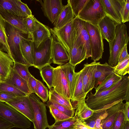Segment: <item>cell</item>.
I'll return each instance as SVG.
<instances>
[{
  "instance_id": "cell-23",
  "label": "cell",
  "mask_w": 129,
  "mask_h": 129,
  "mask_svg": "<svg viewBox=\"0 0 129 129\" xmlns=\"http://www.w3.org/2000/svg\"><path fill=\"white\" fill-rule=\"evenodd\" d=\"M34 43L28 38L22 39L20 44V50L23 57L31 66L34 65Z\"/></svg>"
},
{
  "instance_id": "cell-22",
  "label": "cell",
  "mask_w": 129,
  "mask_h": 129,
  "mask_svg": "<svg viewBox=\"0 0 129 129\" xmlns=\"http://www.w3.org/2000/svg\"><path fill=\"white\" fill-rule=\"evenodd\" d=\"M75 18L69 3L64 6L63 9L53 23L54 28L58 29L72 21Z\"/></svg>"
},
{
  "instance_id": "cell-15",
  "label": "cell",
  "mask_w": 129,
  "mask_h": 129,
  "mask_svg": "<svg viewBox=\"0 0 129 129\" xmlns=\"http://www.w3.org/2000/svg\"><path fill=\"white\" fill-rule=\"evenodd\" d=\"M124 0H102L107 16L118 24H122L121 10Z\"/></svg>"
},
{
  "instance_id": "cell-21",
  "label": "cell",
  "mask_w": 129,
  "mask_h": 129,
  "mask_svg": "<svg viewBox=\"0 0 129 129\" xmlns=\"http://www.w3.org/2000/svg\"><path fill=\"white\" fill-rule=\"evenodd\" d=\"M0 14L6 21L16 28L23 34L28 35L25 21V18L13 15L2 10H0Z\"/></svg>"
},
{
  "instance_id": "cell-3",
  "label": "cell",
  "mask_w": 129,
  "mask_h": 129,
  "mask_svg": "<svg viewBox=\"0 0 129 129\" xmlns=\"http://www.w3.org/2000/svg\"><path fill=\"white\" fill-rule=\"evenodd\" d=\"M6 30L8 45L14 63H19L31 66L23 57L20 48L21 41L23 39L28 38V35L23 34L6 21Z\"/></svg>"
},
{
  "instance_id": "cell-13",
  "label": "cell",
  "mask_w": 129,
  "mask_h": 129,
  "mask_svg": "<svg viewBox=\"0 0 129 129\" xmlns=\"http://www.w3.org/2000/svg\"><path fill=\"white\" fill-rule=\"evenodd\" d=\"M97 63L95 61L89 64L87 63L84 64L83 68L80 71L82 76L83 90L86 95L94 87L95 75Z\"/></svg>"
},
{
  "instance_id": "cell-51",
  "label": "cell",
  "mask_w": 129,
  "mask_h": 129,
  "mask_svg": "<svg viewBox=\"0 0 129 129\" xmlns=\"http://www.w3.org/2000/svg\"><path fill=\"white\" fill-rule=\"evenodd\" d=\"M14 126L0 117V129H11Z\"/></svg>"
},
{
  "instance_id": "cell-29",
  "label": "cell",
  "mask_w": 129,
  "mask_h": 129,
  "mask_svg": "<svg viewBox=\"0 0 129 129\" xmlns=\"http://www.w3.org/2000/svg\"><path fill=\"white\" fill-rule=\"evenodd\" d=\"M69 55L70 58L69 62L75 66L86 59V53L83 48L75 43Z\"/></svg>"
},
{
  "instance_id": "cell-28",
  "label": "cell",
  "mask_w": 129,
  "mask_h": 129,
  "mask_svg": "<svg viewBox=\"0 0 129 129\" xmlns=\"http://www.w3.org/2000/svg\"><path fill=\"white\" fill-rule=\"evenodd\" d=\"M0 10L13 15L25 18L18 3V0H0Z\"/></svg>"
},
{
  "instance_id": "cell-49",
  "label": "cell",
  "mask_w": 129,
  "mask_h": 129,
  "mask_svg": "<svg viewBox=\"0 0 129 129\" xmlns=\"http://www.w3.org/2000/svg\"><path fill=\"white\" fill-rule=\"evenodd\" d=\"M16 96L9 93L0 91V101L6 102L12 100Z\"/></svg>"
},
{
  "instance_id": "cell-33",
  "label": "cell",
  "mask_w": 129,
  "mask_h": 129,
  "mask_svg": "<svg viewBox=\"0 0 129 129\" xmlns=\"http://www.w3.org/2000/svg\"><path fill=\"white\" fill-rule=\"evenodd\" d=\"M61 66L65 72L68 81L71 99L74 93V75L75 66L71 65L69 62L61 65Z\"/></svg>"
},
{
  "instance_id": "cell-32",
  "label": "cell",
  "mask_w": 129,
  "mask_h": 129,
  "mask_svg": "<svg viewBox=\"0 0 129 129\" xmlns=\"http://www.w3.org/2000/svg\"><path fill=\"white\" fill-rule=\"evenodd\" d=\"M0 49L7 53L13 60L8 42L6 30V21L0 14Z\"/></svg>"
},
{
  "instance_id": "cell-16",
  "label": "cell",
  "mask_w": 129,
  "mask_h": 129,
  "mask_svg": "<svg viewBox=\"0 0 129 129\" xmlns=\"http://www.w3.org/2000/svg\"><path fill=\"white\" fill-rule=\"evenodd\" d=\"M51 33L52 37V58L53 62L54 64L63 65L69 61L68 53L56 36L53 34Z\"/></svg>"
},
{
  "instance_id": "cell-14",
  "label": "cell",
  "mask_w": 129,
  "mask_h": 129,
  "mask_svg": "<svg viewBox=\"0 0 129 129\" xmlns=\"http://www.w3.org/2000/svg\"><path fill=\"white\" fill-rule=\"evenodd\" d=\"M23 115L30 121H34V115L28 95L17 97L6 102Z\"/></svg>"
},
{
  "instance_id": "cell-19",
  "label": "cell",
  "mask_w": 129,
  "mask_h": 129,
  "mask_svg": "<svg viewBox=\"0 0 129 129\" xmlns=\"http://www.w3.org/2000/svg\"><path fill=\"white\" fill-rule=\"evenodd\" d=\"M4 82L11 84L27 95L33 93L28 81L19 75L13 68L9 77Z\"/></svg>"
},
{
  "instance_id": "cell-30",
  "label": "cell",
  "mask_w": 129,
  "mask_h": 129,
  "mask_svg": "<svg viewBox=\"0 0 129 129\" xmlns=\"http://www.w3.org/2000/svg\"><path fill=\"white\" fill-rule=\"evenodd\" d=\"M122 77L114 72L110 74L105 78L100 84L95 88V94L107 90L112 87L121 79Z\"/></svg>"
},
{
  "instance_id": "cell-9",
  "label": "cell",
  "mask_w": 129,
  "mask_h": 129,
  "mask_svg": "<svg viewBox=\"0 0 129 129\" xmlns=\"http://www.w3.org/2000/svg\"><path fill=\"white\" fill-rule=\"evenodd\" d=\"M50 29L51 32L56 36L69 54L74 45L76 37L73 20L58 29L54 28Z\"/></svg>"
},
{
  "instance_id": "cell-20",
  "label": "cell",
  "mask_w": 129,
  "mask_h": 129,
  "mask_svg": "<svg viewBox=\"0 0 129 129\" xmlns=\"http://www.w3.org/2000/svg\"><path fill=\"white\" fill-rule=\"evenodd\" d=\"M14 61L7 53L0 49V82H4L9 77Z\"/></svg>"
},
{
  "instance_id": "cell-26",
  "label": "cell",
  "mask_w": 129,
  "mask_h": 129,
  "mask_svg": "<svg viewBox=\"0 0 129 129\" xmlns=\"http://www.w3.org/2000/svg\"><path fill=\"white\" fill-rule=\"evenodd\" d=\"M74 88L73 97L71 100V103L85 99L87 95L83 90V84L82 74L81 72H75Z\"/></svg>"
},
{
  "instance_id": "cell-37",
  "label": "cell",
  "mask_w": 129,
  "mask_h": 129,
  "mask_svg": "<svg viewBox=\"0 0 129 129\" xmlns=\"http://www.w3.org/2000/svg\"><path fill=\"white\" fill-rule=\"evenodd\" d=\"M25 21L28 33V38L31 39L33 33L38 28L41 22L33 15L25 18Z\"/></svg>"
},
{
  "instance_id": "cell-12",
  "label": "cell",
  "mask_w": 129,
  "mask_h": 129,
  "mask_svg": "<svg viewBox=\"0 0 129 129\" xmlns=\"http://www.w3.org/2000/svg\"><path fill=\"white\" fill-rule=\"evenodd\" d=\"M37 1L40 3L44 16L52 23L55 21L64 6L61 0Z\"/></svg>"
},
{
  "instance_id": "cell-25",
  "label": "cell",
  "mask_w": 129,
  "mask_h": 129,
  "mask_svg": "<svg viewBox=\"0 0 129 129\" xmlns=\"http://www.w3.org/2000/svg\"><path fill=\"white\" fill-rule=\"evenodd\" d=\"M51 34L49 28L41 22L38 28L33 33L31 37L36 48H38L43 42L50 37Z\"/></svg>"
},
{
  "instance_id": "cell-50",
  "label": "cell",
  "mask_w": 129,
  "mask_h": 129,
  "mask_svg": "<svg viewBox=\"0 0 129 129\" xmlns=\"http://www.w3.org/2000/svg\"><path fill=\"white\" fill-rule=\"evenodd\" d=\"M127 44H125L123 47L119 54L118 63H120L127 57H129L127 49Z\"/></svg>"
},
{
  "instance_id": "cell-44",
  "label": "cell",
  "mask_w": 129,
  "mask_h": 129,
  "mask_svg": "<svg viewBox=\"0 0 129 129\" xmlns=\"http://www.w3.org/2000/svg\"><path fill=\"white\" fill-rule=\"evenodd\" d=\"M48 107L50 112L55 121L65 120L72 118L52 106H49Z\"/></svg>"
},
{
  "instance_id": "cell-45",
  "label": "cell",
  "mask_w": 129,
  "mask_h": 129,
  "mask_svg": "<svg viewBox=\"0 0 129 129\" xmlns=\"http://www.w3.org/2000/svg\"><path fill=\"white\" fill-rule=\"evenodd\" d=\"M123 109L118 112L113 124L112 129H122L125 121Z\"/></svg>"
},
{
  "instance_id": "cell-43",
  "label": "cell",
  "mask_w": 129,
  "mask_h": 129,
  "mask_svg": "<svg viewBox=\"0 0 129 129\" xmlns=\"http://www.w3.org/2000/svg\"><path fill=\"white\" fill-rule=\"evenodd\" d=\"M46 105L48 107L49 106H52L71 117L74 116L75 111V109H69L63 106L50 100L47 102Z\"/></svg>"
},
{
  "instance_id": "cell-11",
  "label": "cell",
  "mask_w": 129,
  "mask_h": 129,
  "mask_svg": "<svg viewBox=\"0 0 129 129\" xmlns=\"http://www.w3.org/2000/svg\"><path fill=\"white\" fill-rule=\"evenodd\" d=\"M53 87L58 93L71 101L70 94L68 81L61 65L54 68Z\"/></svg>"
},
{
  "instance_id": "cell-27",
  "label": "cell",
  "mask_w": 129,
  "mask_h": 129,
  "mask_svg": "<svg viewBox=\"0 0 129 129\" xmlns=\"http://www.w3.org/2000/svg\"><path fill=\"white\" fill-rule=\"evenodd\" d=\"M113 68L106 62L101 64L98 62L95 75V82L94 88L100 84L105 78L114 72Z\"/></svg>"
},
{
  "instance_id": "cell-53",
  "label": "cell",
  "mask_w": 129,
  "mask_h": 129,
  "mask_svg": "<svg viewBox=\"0 0 129 129\" xmlns=\"http://www.w3.org/2000/svg\"><path fill=\"white\" fill-rule=\"evenodd\" d=\"M125 120L129 121V102H126L124 103V106L123 110Z\"/></svg>"
},
{
  "instance_id": "cell-35",
  "label": "cell",
  "mask_w": 129,
  "mask_h": 129,
  "mask_svg": "<svg viewBox=\"0 0 129 129\" xmlns=\"http://www.w3.org/2000/svg\"><path fill=\"white\" fill-rule=\"evenodd\" d=\"M54 68L50 65L45 66L40 71V75L49 89L53 87V70Z\"/></svg>"
},
{
  "instance_id": "cell-31",
  "label": "cell",
  "mask_w": 129,
  "mask_h": 129,
  "mask_svg": "<svg viewBox=\"0 0 129 129\" xmlns=\"http://www.w3.org/2000/svg\"><path fill=\"white\" fill-rule=\"evenodd\" d=\"M107 114L106 110L97 112H94L90 117L81 121L93 129H102L100 125L101 122Z\"/></svg>"
},
{
  "instance_id": "cell-5",
  "label": "cell",
  "mask_w": 129,
  "mask_h": 129,
  "mask_svg": "<svg viewBox=\"0 0 129 129\" xmlns=\"http://www.w3.org/2000/svg\"><path fill=\"white\" fill-rule=\"evenodd\" d=\"M0 117L15 127L26 129L31 126L30 121L28 118L6 102L1 101Z\"/></svg>"
},
{
  "instance_id": "cell-47",
  "label": "cell",
  "mask_w": 129,
  "mask_h": 129,
  "mask_svg": "<svg viewBox=\"0 0 129 129\" xmlns=\"http://www.w3.org/2000/svg\"><path fill=\"white\" fill-rule=\"evenodd\" d=\"M18 3L25 18L32 15L31 10L26 4L23 3L20 0H18Z\"/></svg>"
},
{
  "instance_id": "cell-46",
  "label": "cell",
  "mask_w": 129,
  "mask_h": 129,
  "mask_svg": "<svg viewBox=\"0 0 129 129\" xmlns=\"http://www.w3.org/2000/svg\"><path fill=\"white\" fill-rule=\"evenodd\" d=\"M122 23L128 21L129 20V0H124L121 10Z\"/></svg>"
},
{
  "instance_id": "cell-38",
  "label": "cell",
  "mask_w": 129,
  "mask_h": 129,
  "mask_svg": "<svg viewBox=\"0 0 129 129\" xmlns=\"http://www.w3.org/2000/svg\"><path fill=\"white\" fill-rule=\"evenodd\" d=\"M0 91L8 93L16 97L27 95L12 85L5 82H0Z\"/></svg>"
},
{
  "instance_id": "cell-18",
  "label": "cell",
  "mask_w": 129,
  "mask_h": 129,
  "mask_svg": "<svg viewBox=\"0 0 129 129\" xmlns=\"http://www.w3.org/2000/svg\"><path fill=\"white\" fill-rule=\"evenodd\" d=\"M124 106L123 101L121 100L106 110L107 114L101 122L100 125L102 129H112L118 112L124 108Z\"/></svg>"
},
{
  "instance_id": "cell-54",
  "label": "cell",
  "mask_w": 129,
  "mask_h": 129,
  "mask_svg": "<svg viewBox=\"0 0 129 129\" xmlns=\"http://www.w3.org/2000/svg\"><path fill=\"white\" fill-rule=\"evenodd\" d=\"M122 129H129V121L125 120Z\"/></svg>"
},
{
  "instance_id": "cell-7",
  "label": "cell",
  "mask_w": 129,
  "mask_h": 129,
  "mask_svg": "<svg viewBox=\"0 0 129 129\" xmlns=\"http://www.w3.org/2000/svg\"><path fill=\"white\" fill-rule=\"evenodd\" d=\"M52 40L51 35L50 37L43 42L37 48L34 43L33 67L40 70L53 62L52 58Z\"/></svg>"
},
{
  "instance_id": "cell-52",
  "label": "cell",
  "mask_w": 129,
  "mask_h": 129,
  "mask_svg": "<svg viewBox=\"0 0 129 129\" xmlns=\"http://www.w3.org/2000/svg\"><path fill=\"white\" fill-rule=\"evenodd\" d=\"M73 129H93L83 123L78 119L74 125Z\"/></svg>"
},
{
  "instance_id": "cell-10",
  "label": "cell",
  "mask_w": 129,
  "mask_h": 129,
  "mask_svg": "<svg viewBox=\"0 0 129 129\" xmlns=\"http://www.w3.org/2000/svg\"><path fill=\"white\" fill-rule=\"evenodd\" d=\"M73 23L76 33L75 43L82 46L86 53V59L91 57L90 40L85 27V21L77 17H75Z\"/></svg>"
},
{
  "instance_id": "cell-40",
  "label": "cell",
  "mask_w": 129,
  "mask_h": 129,
  "mask_svg": "<svg viewBox=\"0 0 129 129\" xmlns=\"http://www.w3.org/2000/svg\"><path fill=\"white\" fill-rule=\"evenodd\" d=\"M30 66L21 63L14 62L13 69L19 75L28 81L29 77L31 75L28 70Z\"/></svg>"
},
{
  "instance_id": "cell-42",
  "label": "cell",
  "mask_w": 129,
  "mask_h": 129,
  "mask_svg": "<svg viewBox=\"0 0 129 129\" xmlns=\"http://www.w3.org/2000/svg\"><path fill=\"white\" fill-rule=\"evenodd\" d=\"M37 88L36 94L43 102H46L48 98V91L47 88L40 80L37 79Z\"/></svg>"
},
{
  "instance_id": "cell-48",
  "label": "cell",
  "mask_w": 129,
  "mask_h": 129,
  "mask_svg": "<svg viewBox=\"0 0 129 129\" xmlns=\"http://www.w3.org/2000/svg\"><path fill=\"white\" fill-rule=\"evenodd\" d=\"M37 79L31 75L29 78L28 82L29 86L33 92L36 94L37 88Z\"/></svg>"
},
{
  "instance_id": "cell-8",
  "label": "cell",
  "mask_w": 129,
  "mask_h": 129,
  "mask_svg": "<svg viewBox=\"0 0 129 129\" xmlns=\"http://www.w3.org/2000/svg\"><path fill=\"white\" fill-rule=\"evenodd\" d=\"M34 115L33 122L34 129H45L49 126L46 114V105L42 102L35 94L28 95Z\"/></svg>"
},
{
  "instance_id": "cell-1",
  "label": "cell",
  "mask_w": 129,
  "mask_h": 129,
  "mask_svg": "<svg viewBox=\"0 0 129 129\" xmlns=\"http://www.w3.org/2000/svg\"><path fill=\"white\" fill-rule=\"evenodd\" d=\"M86 103L88 107L97 112L105 110L121 100L129 101V77L121 79L112 87L97 94L88 93Z\"/></svg>"
},
{
  "instance_id": "cell-6",
  "label": "cell",
  "mask_w": 129,
  "mask_h": 129,
  "mask_svg": "<svg viewBox=\"0 0 129 129\" xmlns=\"http://www.w3.org/2000/svg\"><path fill=\"white\" fill-rule=\"evenodd\" d=\"M85 25L90 38L91 59L96 61L102 58L104 50L103 39L97 25H94L86 22Z\"/></svg>"
},
{
  "instance_id": "cell-36",
  "label": "cell",
  "mask_w": 129,
  "mask_h": 129,
  "mask_svg": "<svg viewBox=\"0 0 129 129\" xmlns=\"http://www.w3.org/2000/svg\"><path fill=\"white\" fill-rule=\"evenodd\" d=\"M76 117H73L68 119L55 121L54 123L48 126L49 129H71L78 119Z\"/></svg>"
},
{
  "instance_id": "cell-41",
  "label": "cell",
  "mask_w": 129,
  "mask_h": 129,
  "mask_svg": "<svg viewBox=\"0 0 129 129\" xmlns=\"http://www.w3.org/2000/svg\"><path fill=\"white\" fill-rule=\"evenodd\" d=\"M89 0H68L75 17H77Z\"/></svg>"
},
{
  "instance_id": "cell-34",
  "label": "cell",
  "mask_w": 129,
  "mask_h": 129,
  "mask_svg": "<svg viewBox=\"0 0 129 129\" xmlns=\"http://www.w3.org/2000/svg\"><path fill=\"white\" fill-rule=\"evenodd\" d=\"M48 93L49 100L53 101L69 109H74L71 105V101L58 93L53 88L50 89Z\"/></svg>"
},
{
  "instance_id": "cell-39",
  "label": "cell",
  "mask_w": 129,
  "mask_h": 129,
  "mask_svg": "<svg viewBox=\"0 0 129 129\" xmlns=\"http://www.w3.org/2000/svg\"><path fill=\"white\" fill-rule=\"evenodd\" d=\"M113 72L121 76L129 74V57L113 67Z\"/></svg>"
},
{
  "instance_id": "cell-24",
  "label": "cell",
  "mask_w": 129,
  "mask_h": 129,
  "mask_svg": "<svg viewBox=\"0 0 129 129\" xmlns=\"http://www.w3.org/2000/svg\"><path fill=\"white\" fill-rule=\"evenodd\" d=\"M85 100L84 99L71 104L73 108L76 110L74 116L81 121L90 117L94 112L87 106Z\"/></svg>"
},
{
  "instance_id": "cell-4",
  "label": "cell",
  "mask_w": 129,
  "mask_h": 129,
  "mask_svg": "<svg viewBox=\"0 0 129 129\" xmlns=\"http://www.w3.org/2000/svg\"><path fill=\"white\" fill-rule=\"evenodd\" d=\"M105 16L102 0H89L77 17L96 25Z\"/></svg>"
},
{
  "instance_id": "cell-2",
  "label": "cell",
  "mask_w": 129,
  "mask_h": 129,
  "mask_svg": "<svg viewBox=\"0 0 129 129\" xmlns=\"http://www.w3.org/2000/svg\"><path fill=\"white\" fill-rule=\"evenodd\" d=\"M129 39L126 25L123 23L118 24L114 39L108 42L110 48L108 64L110 66L114 67L117 64L120 53L124 46L128 44Z\"/></svg>"
},
{
  "instance_id": "cell-55",
  "label": "cell",
  "mask_w": 129,
  "mask_h": 129,
  "mask_svg": "<svg viewBox=\"0 0 129 129\" xmlns=\"http://www.w3.org/2000/svg\"><path fill=\"white\" fill-rule=\"evenodd\" d=\"M71 129H73V128H71Z\"/></svg>"
},
{
  "instance_id": "cell-17",
  "label": "cell",
  "mask_w": 129,
  "mask_h": 129,
  "mask_svg": "<svg viewBox=\"0 0 129 129\" xmlns=\"http://www.w3.org/2000/svg\"><path fill=\"white\" fill-rule=\"evenodd\" d=\"M118 24L109 17L105 16L99 22V28L103 39L108 42L114 39L117 26Z\"/></svg>"
}]
</instances>
